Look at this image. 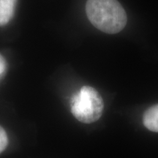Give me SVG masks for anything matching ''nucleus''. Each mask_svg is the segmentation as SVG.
<instances>
[{"label": "nucleus", "instance_id": "1", "mask_svg": "<svg viewBox=\"0 0 158 158\" xmlns=\"http://www.w3.org/2000/svg\"><path fill=\"white\" fill-rule=\"evenodd\" d=\"M86 11L92 24L107 34H116L127 24L126 12L117 0H87Z\"/></svg>", "mask_w": 158, "mask_h": 158}, {"label": "nucleus", "instance_id": "2", "mask_svg": "<svg viewBox=\"0 0 158 158\" xmlns=\"http://www.w3.org/2000/svg\"><path fill=\"white\" fill-rule=\"evenodd\" d=\"M104 102L95 89L84 86L71 100V112L79 122L91 124L101 117Z\"/></svg>", "mask_w": 158, "mask_h": 158}, {"label": "nucleus", "instance_id": "3", "mask_svg": "<svg viewBox=\"0 0 158 158\" xmlns=\"http://www.w3.org/2000/svg\"><path fill=\"white\" fill-rule=\"evenodd\" d=\"M17 0H0V27L9 23L15 13Z\"/></svg>", "mask_w": 158, "mask_h": 158}, {"label": "nucleus", "instance_id": "4", "mask_svg": "<svg viewBox=\"0 0 158 158\" xmlns=\"http://www.w3.org/2000/svg\"><path fill=\"white\" fill-rule=\"evenodd\" d=\"M143 123L150 131L158 133V104L146 110L143 116Z\"/></svg>", "mask_w": 158, "mask_h": 158}, {"label": "nucleus", "instance_id": "5", "mask_svg": "<svg viewBox=\"0 0 158 158\" xmlns=\"http://www.w3.org/2000/svg\"><path fill=\"white\" fill-rule=\"evenodd\" d=\"M8 143V138L5 130L0 126V153L2 152Z\"/></svg>", "mask_w": 158, "mask_h": 158}, {"label": "nucleus", "instance_id": "6", "mask_svg": "<svg viewBox=\"0 0 158 158\" xmlns=\"http://www.w3.org/2000/svg\"><path fill=\"white\" fill-rule=\"evenodd\" d=\"M6 69V62L4 57L0 54V76L5 73Z\"/></svg>", "mask_w": 158, "mask_h": 158}]
</instances>
